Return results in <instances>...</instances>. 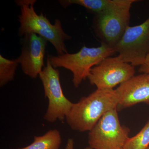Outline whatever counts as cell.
<instances>
[{
	"label": "cell",
	"instance_id": "1",
	"mask_svg": "<svg viewBox=\"0 0 149 149\" xmlns=\"http://www.w3.org/2000/svg\"><path fill=\"white\" fill-rule=\"evenodd\" d=\"M118 100L114 89H97L73 103L66 116L67 123L72 130L89 131L107 112L117 108Z\"/></svg>",
	"mask_w": 149,
	"mask_h": 149
},
{
	"label": "cell",
	"instance_id": "2",
	"mask_svg": "<svg viewBox=\"0 0 149 149\" xmlns=\"http://www.w3.org/2000/svg\"><path fill=\"white\" fill-rule=\"evenodd\" d=\"M15 2L20 10L18 16L20 24L18 36L22 37L27 33H35L51 43L58 55L68 53L65 42L71 37L64 32L60 19H56L52 24L42 13L37 14L34 8L36 0H16Z\"/></svg>",
	"mask_w": 149,
	"mask_h": 149
},
{
	"label": "cell",
	"instance_id": "3",
	"mask_svg": "<svg viewBox=\"0 0 149 149\" xmlns=\"http://www.w3.org/2000/svg\"><path fill=\"white\" fill-rule=\"evenodd\" d=\"M136 0H112L105 9L95 14L93 27L102 43L113 49L129 26L130 9Z\"/></svg>",
	"mask_w": 149,
	"mask_h": 149
},
{
	"label": "cell",
	"instance_id": "4",
	"mask_svg": "<svg viewBox=\"0 0 149 149\" xmlns=\"http://www.w3.org/2000/svg\"><path fill=\"white\" fill-rule=\"evenodd\" d=\"M115 52L114 49L101 43L97 47L84 46L76 53H68L56 56L48 55L47 57L55 68H63L71 71L73 85L78 88L83 80L88 78L93 67Z\"/></svg>",
	"mask_w": 149,
	"mask_h": 149
},
{
	"label": "cell",
	"instance_id": "5",
	"mask_svg": "<svg viewBox=\"0 0 149 149\" xmlns=\"http://www.w3.org/2000/svg\"><path fill=\"white\" fill-rule=\"evenodd\" d=\"M130 130L121 125L117 108L104 115L88 133L89 146L93 149H123Z\"/></svg>",
	"mask_w": 149,
	"mask_h": 149
},
{
	"label": "cell",
	"instance_id": "6",
	"mask_svg": "<svg viewBox=\"0 0 149 149\" xmlns=\"http://www.w3.org/2000/svg\"><path fill=\"white\" fill-rule=\"evenodd\" d=\"M39 76L43 85L45 97L48 100L47 109L44 115V119L49 123L57 120L63 121L70 111L73 103L63 94L59 71L52 66L48 57L46 65Z\"/></svg>",
	"mask_w": 149,
	"mask_h": 149
},
{
	"label": "cell",
	"instance_id": "7",
	"mask_svg": "<svg viewBox=\"0 0 149 149\" xmlns=\"http://www.w3.org/2000/svg\"><path fill=\"white\" fill-rule=\"evenodd\" d=\"M113 49L125 62L143 64L149 54V17L142 24L128 26Z\"/></svg>",
	"mask_w": 149,
	"mask_h": 149
},
{
	"label": "cell",
	"instance_id": "8",
	"mask_svg": "<svg viewBox=\"0 0 149 149\" xmlns=\"http://www.w3.org/2000/svg\"><path fill=\"white\" fill-rule=\"evenodd\" d=\"M135 67L123 61L120 56L105 58L91 69L88 78L97 89H113L135 75Z\"/></svg>",
	"mask_w": 149,
	"mask_h": 149
},
{
	"label": "cell",
	"instance_id": "9",
	"mask_svg": "<svg viewBox=\"0 0 149 149\" xmlns=\"http://www.w3.org/2000/svg\"><path fill=\"white\" fill-rule=\"evenodd\" d=\"M47 41L35 33L24 34L20 40L21 54L17 58L23 73L36 79L45 66L44 58Z\"/></svg>",
	"mask_w": 149,
	"mask_h": 149
},
{
	"label": "cell",
	"instance_id": "10",
	"mask_svg": "<svg viewBox=\"0 0 149 149\" xmlns=\"http://www.w3.org/2000/svg\"><path fill=\"white\" fill-rule=\"evenodd\" d=\"M118 111L140 103L149 105V74L134 75L115 89Z\"/></svg>",
	"mask_w": 149,
	"mask_h": 149
},
{
	"label": "cell",
	"instance_id": "11",
	"mask_svg": "<svg viewBox=\"0 0 149 149\" xmlns=\"http://www.w3.org/2000/svg\"><path fill=\"white\" fill-rule=\"evenodd\" d=\"M62 143L59 130H49L42 136L34 137L32 143L27 146L18 149H59Z\"/></svg>",
	"mask_w": 149,
	"mask_h": 149
},
{
	"label": "cell",
	"instance_id": "12",
	"mask_svg": "<svg viewBox=\"0 0 149 149\" xmlns=\"http://www.w3.org/2000/svg\"><path fill=\"white\" fill-rule=\"evenodd\" d=\"M112 0H61L58 2L64 8L72 4L83 6L89 11L97 14L109 6Z\"/></svg>",
	"mask_w": 149,
	"mask_h": 149
},
{
	"label": "cell",
	"instance_id": "13",
	"mask_svg": "<svg viewBox=\"0 0 149 149\" xmlns=\"http://www.w3.org/2000/svg\"><path fill=\"white\" fill-rule=\"evenodd\" d=\"M19 65L17 59H8L0 55V87H3L14 80Z\"/></svg>",
	"mask_w": 149,
	"mask_h": 149
},
{
	"label": "cell",
	"instance_id": "14",
	"mask_svg": "<svg viewBox=\"0 0 149 149\" xmlns=\"http://www.w3.org/2000/svg\"><path fill=\"white\" fill-rule=\"evenodd\" d=\"M149 147V119L138 134L128 138L123 149H148Z\"/></svg>",
	"mask_w": 149,
	"mask_h": 149
},
{
	"label": "cell",
	"instance_id": "15",
	"mask_svg": "<svg viewBox=\"0 0 149 149\" xmlns=\"http://www.w3.org/2000/svg\"><path fill=\"white\" fill-rule=\"evenodd\" d=\"M139 72L141 73L149 74V54L146 57L143 63L140 66Z\"/></svg>",
	"mask_w": 149,
	"mask_h": 149
},
{
	"label": "cell",
	"instance_id": "16",
	"mask_svg": "<svg viewBox=\"0 0 149 149\" xmlns=\"http://www.w3.org/2000/svg\"><path fill=\"white\" fill-rule=\"evenodd\" d=\"M74 142L73 139H68V140L66 146H65V149H74ZM85 149H93L91 148V147L88 146L85 148Z\"/></svg>",
	"mask_w": 149,
	"mask_h": 149
},
{
	"label": "cell",
	"instance_id": "17",
	"mask_svg": "<svg viewBox=\"0 0 149 149\" xmlns=\"http://www.w3.org/2000/svg\"><path fill=\"white\" fill-rule=\"evenodd\" d=\"M148 149H149V147H148Z\"/></svg>",
	"mask_w": 149,
	"mask_h": 149
},
{
	"label": "cell",
	"instance_id": "18",
	"mask_svg": "<svg viewBox=\"0 0 149 149\" xmlns=\"http://www.w3.org/2000/svg\"></svg>",
	"mask_w": 149,
	"mask_h": 149
}]
</instances>
